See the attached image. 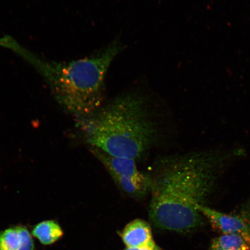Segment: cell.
Returning <instances> with one entry per match:
<instances>
[{
    "instance_id": "obj_11",
    "label": "cell",
    "mask_w": 250,
    "mask_h": 250,
    "mask_svg": "<svg viewBox=\"0 0 250 250\" xmlns=\"http://www.w3.org/2000/svg\"><path fill=\"white\" fill-rule=\"evenodd\" d=\"M124 250H164L160 248L157 245L152 247H149V248H126Z\"/></svg>"
},
{
    "instance_id": "obj_4",
    "label": "cell",
    "mask_w": 250,
    "mask_h": 250,
    "mask_svg": "<svg viewBox=\"0 0 250 250\" xmlns=\"http://www.w3.org/2000/svg\"><path fill=\"white\" fill-rule=\"evenodd\" d=\"M89 148L90 152L101 162L119 188L125 194L130 198L140 199L150 193L151 175L139 171L136 161L115 157L98 149Z\"/></svg>"
},
{
    "instance_id": "obj_8",
    "label": "cell",
    "mask_w": 250,
    "mask_h": 250,
    "mask_svg": "<svg viewBox=\"0 0 250 250\" xmlns=\"http://www.w3.org/2000/svg\"><path fill=\"white\" fill-rule=\"evenodd\" d=\"M32 234L43 245H51L62 238L64 232L60 225L55 220L41 222L34 226Z\"/></svg>"
},
{
    "instance_id": "obj_9",
    "label": "cell",
    "mask_w": 250,
    "mask_h": 250,
    "mask_svg": "<svg viewBox=\"0 0 250 250\" xmlns=\"http://www.w3.org/2000/svg\"><path fill=\"white\" fill-rule=\"evenodd\" d=\"M209 250H250V245L240 234H222L212 240Z\"/></svg>"
},
{
    "instance_id": "obj_7",
    "label": "cell",
    "mask_w": 250,
    "mask_h": 250,
    "mask_svg": "<svg viewBox=\"0 0 250 250\" xmlns=\"http://www.w3.org/2000/svg\"><path fill=\"white\" fill-rule=\"evenodd\" d=\"M34 243L29 230L23 226L0 231V250H34Z\"/></svg>"
},
{
    "instance_id": "obj_1",
    "label": "cell",
    "mask_w": 250,
    "mask_h": 250,
    "mask_svg": "<svg viewBox=\"0 0 250 250\" xmlns=\"http://www.w3.org/2000/svg\"><path fill=\"white\" fill-rule=\"evenodd\" d=\"M241 150H209L162 158L151 175L149 217L155 227L188 233L203 226L199 210Z\"/></svg>"
},
{
    "instance_id": "obj_6",
    "label": "cell",
    "mask_w": 250,
    "mask_h": 250,
    "mask_svg": "<svg viewBox=\"0 0 250 250\" xmlns=\"http://www.w3.org/2000/svg\"><path fill=\"white\" fill-rule=\"evenodd\" d=\"M120 236L126 248H149L156 245L151 226L142 219L131 221L121 231Z\"/></svg>"
},
{
    "instance_id": "obj_10",
    "label": "cell",
    "mask_w": 250,
    "mask_h": 250,
    "mask_svg": "<svg viewBox=\"0 0 250 250\" xmlns=\"http://www.w3.org/2000/svg\"><path fill=\"white\" fill-rule=\"evenodd\" d=\"M239 215L250 227V201L247 202L245 205L243 206Z\"/></svg>"
},
{
    "instance_id": "obj_5",
    "label": "cell",
    "mask_w": 250,
    "mask_h": 250,
    "mask_svg": "<svg viewBox=\"0 0 250 250\" xmlns=\"http://www.w3.org/2000/svg\"><path fill=\"white\" fill-rule=\"evenodd\" d=\"M203 216L207 218L215 229L223 234H238L250 245V227L239 215L224 213L206 205L198 207Z\"/></svg>"
},
{
    "instance_id": "obj_3",
    "label": "cell",
    "mask_w": 250,
    "mask_h": 250,
    "mask_svg": "<svg viewBox=\"0 0 250 250\" xmlns=\"http://www.w3.org/2000/svg\"><path fill=\"white\" fill-rule=\"evenodd\" d=\"M77 119L89 146L115 157L139 160L158 139L146 100L136 93L117 97L89 116Z\"/></svg>"
},
{
    "instance_id": "obj_2",
    "label": "cell",
    "mask_w": 250,
    "mask_h": 250,
    "mask_svg": "<svg viewBox=\"0 0 250 250\" xmlns=\"http://www.w3.org/2000/svg\"><path fill=\"white\" fill-rule=\"evenodd\" d=\"M0 46L32 65L46 81L56 101L77 118L89 116L102 107L105 75L123 49L121 42L115 40L89 57L57 62L34 54L8 35L0 38Z\"/></svg>"
}]
</instances>
